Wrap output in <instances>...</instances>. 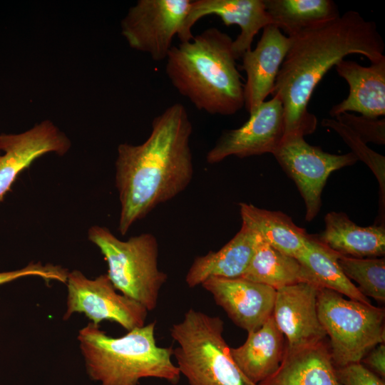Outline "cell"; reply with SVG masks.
Listing matches in <instances>:
<instances>
[{"mask_svg": "<svg viewBox=\"0 0 385 385\" xmlns=\"http://www.w3.org/2000/svg\"><path fill=\"white\" fill-rule=\"evenodd\" d=\"M192 133L185 108L176 103L153 118L143 143L118 146L115 178L120 202L118 229L122 235L188 186L194 174Z\"/></svg>", "mask_w": 385, "mask_h": 385, "instance_id": "6da1fadb", "label": "cell"}, {"mask_svg": "<svg viewBox=\"0 0 385 385\" xmlns=\"http://www.w3.org/2000/svg\"><path fill=\"white\" fill-rule=\"evenodd\" d=\"M291 45L280 67L272 95L281 101L284 135L304 137L317 127L307 106L317 84L346 56L359 54L375 63L385 57V44L374 21L348 11L338 17L289 37Z\"/></svg>", "mask_w": 385, "mask_h": 385, "instance_id": "7a4b0ae2", "label": "cell"}, {"mask_svg": "<svg viewBox=\"0 0 385 385\" xmlns=\"http://www.w3.org/2000/svg\"><path fill=\"white\" fill-rule=\"evenodd\" d=\"M232 41L228 34L211 27L170 50L167 76L197 109L230 115L244 106V84Z\"/></svg>", "mask_w": 385, "mask_h": 385, "instance_id": "3957f363", "label": "cell"}, {"mask_svg": "<svg viewBox=\"0 0 385 385\" xmlns=\"http://www.w3.org/2000/svg\"><path fill=\"white\" fill-rule=\"evenodd\" d=\"M155 329L152 322L115 338L89 322L77 337L89 378L98 385H138L144 378L178 384L180 373L172 361L173 348L158 346Z\"/></svg>", "mask_w": 385, "mask_h": 385, "instance_id": "277c9868", "label": "cell"}, {"mask_svg": "<svg viewBox=\"0 0 385 385\" xmlns=\"http://www.w3.org/2000/svg\"><path fill=\"white\" fill-rule=\"evenodd\" d=\"M223 331L219 317L194 309L170 328V336L178 344L173 356L189 385H257L233 361Z\"/></svg>", "mask_w": 385, "mask_h": 385, "instance_id": "5b68a950", "label": "cell"}, {"mask_svg": "<svg viewBox=\"0 0 385 385\" xmlns=\"http://www.w3.org/2000/svg\"><path fill=\"white\" fill-rule=\"evenodd\" d=\"M88 239L104 256L107 274L115 289L148 311L155 309L160 291L168 279L158 268L155 237L143 233L123 241L106 227L93 225L88 229Z\"/></svg>", "mask_w": 385, "mask_h": 385, "instance_id": "8992f818", "label": "cell"}, {"mask_svg": "<svg viewBox=\"0 0 385 385\" xmlns=\"http://www.w3.org/2000/svg\"><path fill=\"white\" fill-rule=\"evenodd\" d=\"M317 309L329 337L330 354L337 368L361 363L371 349L384 344V309L346 299L335 291L319 288Z\"/></svg>", "mask_w": 385, "mask_h": 385, "instance_id": "52a82bcc", "label": "cell"}, {"mask_svg": "<svg viewBox=\"0 0 385 385\" xmlns=\"http://www.w3.org/2000/svg\"><path fill=\"white\" fill-rule=\"evenodd\" d=\"M279 164L294 180L306 205V220L312 221L320 210L322 190L329 175L354 164L352 153L334 155L306 142L301 135H284L273 152Z\"/></svg>", "mask_w": 385, "mask_h": 385, "instance_id": "ba28073f", "label": "cell"}, {"mask_svg": "<svg viewBox=\"0 0 385 385\" xmlns=\"http://www.w3.org/2000/svg\"><path fill=\"white\" fill-rule=\"evenodd\" d=\"M191 0H139L121 21V33L133 49L155 61L165 60L173 38L181 34Z\"/></svg>", "mask_w": 385, "mask_h": 385, "instance_id": "9c48e42d", "label": "cell"}, {"mask_svg": "<svg viewBox=\"0 0 385 385\" xmlns=\"http://www.w3.org/2000/svg\"><path fill=\"white\" fill-rule=\"evenodd\" d=\"M66 284L64 320L74 313H83L96 325L108 320L130 331L145 324L148 311L131 298L118 294L107 274L89 279L81 271L73 270L68 272Z\"/></svg>", "mask_w": 385, "mask_h": 385, "instance_id": "30bf717a", "label": "cell"}, {"mask_svg": "<svg viewBox=\"0 0 385 385\" xmlns=\"http://www.w3.org/2000/svg\"><path fill=\"white\" fill-rule=\"evenodd\" d=\"M284 135V110L281 101L272 96L262 103L240 128L222 132L207 152L209 164L235 155L246 158L273 153Z\"/></svg>", "mask_w": 385, "mask_h": 385, "instance_id": "8fae6325", "label": "cell"}, {"mask_svg": "<svg viewBox=\"0 0 385 385\" xmlns=\"http://www.w3.org/2000/svg\"><path fill=\"white\" fill-rule=\"evenodd\" d=\"M71 146L67 135L48 120L20 133L0 134V202L35 160L50 153L63 155Z\"/></svg>", "mask_w": 385, "mask_h": 385, "instance_id": "7c38bea8", "label": "cell"}, {"mask_svg": "<svg viewBox=\"0 0 385 385\" xmlns=\"http://www.w3.org/2000/svg\"><path fill=\"white\" fill-rule=\"evenodd\" d=\"M319 289L310 282H300L276 289L272 316L289 351L314 344L327 337L317 315Z\"/></svg>", "mask_w": 385, "mask_h": 385, "instance_id": "4fadbf2b", "label": "cell"}, {"mask_svg": "<svg viewBox=\"0 0 385 385\" xmlns=\"http://www.w3.org/2000/svg\"><path fill=\"white\" fill-rule=\"evenodd\" d=\"M201 286L230 319L248 332L259 329L272 314L276 289L242 277L210 278Z\"/></svg>", "mask_w": 385, "mask_h": 385, "instance_id": "5bb4252c", "label": "cell"}, {"mask_svg": "<svg viewBox=\"0 0 385 385\" xmlns=\"http://www.w3.org/2000/svg\"><path fill=\"white\" fill-rule=\"evenodd\" d=\"M215 15L227 26L237 25L240 33L232 41L237 60L251 49L254 37L265 26L272 24L264 0H196L192 1L190 11L178 38L186 42L193 38L192 29L201 18Z\"/></svg>", "mask_w": 385, "mask_h": 385, "instance_id": "9a60e30c", "label": "cell"}, {"mask_svg": "<svg viewBox=\"0 0 385 385\" xmlns=\"http://www.w3.org/2000/svg\"><path fill=\"white\" fill-rule=\"evenodd\" d=\"M290 45L291 38L270 24L263 29L256 47L247 51L241 57L242 68L247 76L244 84V106L249 113L255 111L272 93Z\"/></svg>", "mask_w": 385, "mask_h": 385, "instance_id": "2e32d148", "label": "cell"}, {"mask_svg": "<svg viewBox=\"0 0 385 385\" xmlns=\"http://www.w3.org/2000/svg\"><path fill=\"white\" fill-rule=\"evenodd\" d=\"M335 67L349 91L344 100L330 109V115L335 118L343 113L356 112L372 118L384 116L385 57L369 66L343 59Z\"/></svg>", "mask_w": 385, "mask_h": 385, "instance_id": "e0dca14e", "label": "cell"}, {"mask_svg": "<svg viewBox=\"0 0 385 385\" xmlns=\"http://www.w3.org/2000/svg\"><path fill=\"white\" fill-rule=\"evenodd\" d=\"M258 385L342 384L324 340L294 351L286 347L277 371Z\"/></svg>", "mask_w": 385, "mask_h": 385, "instance_id": "ac0fdd59", "label": "cell"}, {"mask_svg": "<svg viewBox=\"0 0 385 385\" xmlns=\"http://www.w3.org/2000/svg\"><path fill=\"white\" fill-rule=\"evenodd\" d=\"M256 232L242 223L239 232L221 249L197 256L185 276L189 287L201 285L210 278L242 277L255 250Z\"/></svg>", "mask_w": 385, "mask_h": 385, "instance_id": "d6986e66", "label": "cell"}, {"mask_svg": "<svg viewBox=\"0 0 385 385\" xmlns=\"http://www.w3.org/2000/svg\"><path fill=\"white\" fill-rule=\"evenodd\" d=\"M247 334L245 343L230 348V352L242 373L258 385L277 371L284 354L286 344L272 314L259 329Z\"/></svg>", "mask_w": 385, "mask_h": 385, "instance_id": "ffe728a7", "label": "cell"}, {"mask_svg": "<svg viewBox=\"0 0 385 385\" xmlns=\"http://www.w3.org/2000/svg\"><path fill=\"white\" fill-rule=\"evenodd\" d=\"M325 229L318 239L341 255L376 258L385 254L384 225L361 227L344 212H331L324 217Z\"/></svg>", "mask_w": 385, "mask_h": 385, "instance_id": "44dd1931", "label": "cell"}, {"mask_svg": "<svg viewBox=\"0 0 385 385\" xmlns=\"http://www.w3.org/2000/svg\"><path fill=\"white\" fill-rule=\"evenodd\" d=\"M339 257V253L322 243L317 236L309 235L296 259L302 267L306 282L335 291L350 299L371 304L344 274L338 262Z\"/></svg>", "mask_w": 385, "mask_h": 385, "instance_id": "7402d4cb", "label": "cell"}, {"mask_svg": "<svg viewBox=\"0 0 385 385\" xmlns=\"http://www.w3.org/2000/svg\"><path fill=\"white\" fill-rule=\"evenodd\" d=\"M239 207L242 223L277 250L297 257L309 236L304 229L280 211L267 210L245 202H240Z\"/></svg>", "mask_w": 385, "mask_h": 385, "instance_id": "603a6c76", "label": "cell"}, {"mask_svg": "<svg viewBox=\"0 0 385 385\" xmlns=\"http://www.w3.org/2000/svg\"><path fill=\"white\" fill-rule=\"evenodd\" d=\"M242 278L275 289L306 282L298 260L270 246L257 232L254 253Z\"/></svg>", "mask_w": 385, "mask_h": 385, "instance_id": "cb8c5ba5", "label": "cell"}, {"mask_svg": "<svg viewBox=\"0 0 385 385\" xmlns=\"http://www.w3.org/2000/svg\"><path fill=\"white\" fill-rule=\"evenodd\" d=\"M264 4L272 24L288 37L339 16L332 0H264Z\"/></svg>", "mask_w": 385, "mask_h": 385, "instance_id": "d4e9b609", "label": "cell"}, {"mask_svg": "<svg viewBox=\"0 0 385 385\" xmlns=\"http://www.w3.org/2000/svg\"><path fill=\"white\" fill-rule=\"evenodd\" d=\"M338 262L344 274L358 284L357 288L363 295L385 302L384 258H354L339 255Z\"/></svg>", "mask_w": 385, "mask_h": 385, "instance_id": "484cf974", "label": "cell"}, {"mask_svg": "<svg viewBox=\"0 0 385 385\" xmlns=\"http://www.w3.org/2000/svg\"><path fill=\"white\" fill-rule=\"evenodd\" d=\"M322 125L334 130L351 148L358 159L365 162L374 171L384 188V157L369 148L354 131L333 118H324Z\"/></svg>", "mask_w": 385, "mask_h": 385, "instance_id": "4316f807", "label": "cell"}, {"mask_svg": "<svg viewBox=\"0 0 385 385\" xmlns=\"http://www.w3.org/2000/svg\"><path fill=\"white\" fill-rule=\"evenodd\" d=\"M335 120L349 127L365 143L367 142L380 145L385 143L384 118L378 119L343 113L336 116Z\"/></svg>", "mask_w": 385, "mask_h": 385, "instance_id": "83f0119b", "label": "cell"}, {"mask_svg": "<svg viewBox=\"0 0 385 385\" xmlns=\"http://www.w3.org/2000/svg\"><path fill=\"white\" fill-rule=\"evenodd\" d=\"M68 274V270L60 265L31 262L21 269L1 272L0 285L28 276L39 277L47 282L54 280L66 284Z\"/></svg>", "mask_w": 385, "mask_h": 385, "instance_id": "f1b7e54d", "label": "cell"}, {"mask_svg": "<svg viewBox=\"0 0 385 385\" xmlns=\"http://www.w3.org/2000/svg\"><path fill=\"white\" fill-rule=\"evenodd\" d=\"M336 371L342 385H385L384 379L361 363L336 367Z\"/></svg>", "mask_w": 385, "mask_h": 385, "instance_id": "f546056e", "label": "cell"}, {"mask_svg": "<svg viewBox=\"0 0 385 385\" xmlns=\"http://www.w3.org/2000/svg\"><path fill=\"white\" fill-rule=\"evenodd\" d=\"M371 371L384 379L385 376V346L379 344L371 349L361 361Z\"/></svg>", "mask_w": 385, "mask_h": 385, "instance_id": "4dcf8cb0", "label": "cell"}, {"mask_svg": "<svg viewBox=\"0 0 385 385\" xmlns=\"http://www.w3.org/2000/svg\"><path fill=\"white\" fill-rule=\"evenodd\" d=\"M1 149H0V155H1Z\"/></svg>", "mask_w": 385, "mask_h": 385, "instance_id": "1f68e13d", "label": "cell"}]
</instances>
